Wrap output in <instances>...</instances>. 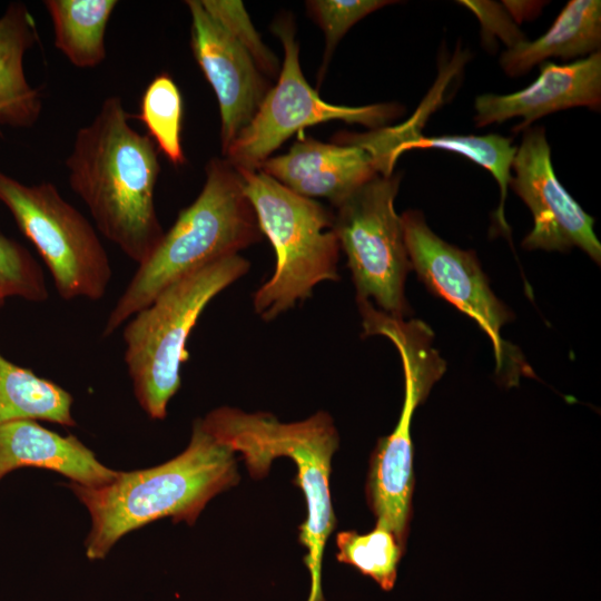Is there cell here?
<instances>
[{"label": "cell", "instance_id": "cell-20", "mask_svg": "<svg viewBox=\"0 0 601 601\" xmlns=\"http://www.w3.org/2000/svg\"><path fill=\"white\" fill-rule=\"evenodd\" d=\"M72 396L0 354V426L14 421H47L75 426Z\"/></svg>", "mask_w": 601, "mask_h": 601}, {"label": "cell", "instance_id": "cell-24", "mask_svg": "<svg viewBox=\"0 0 601 601\" xmlns=\"http://www.w3.org/2000/svg\"><path fill=\"white\" fill-rule=\"evenodd\" d=\"M0 292L30 302L48 298L42 269L29 250L18 242L0 235Z\"/></svg>", "mask_w": 601, "mask_h": 601}, {"label": "cell", "instance_id": "cell-13", "mask_svg": "<svg viewBox=\"0 0 601 601\" xmlns=\"http://www.w3.org/2000/svg\"><path fill=\"white\" fill-rule=\"evenodd\" d=\"M512 170L510 186L533 216V228L524 237L523 248L564 252L579 247L600 264L601 244L593 230L594 219L559 181L544 127L523 131Z\"/></svg>", "mask_w": 601, "mask_h": 601}, {"label": "cell", "instance_id": "cell-9", "mask_svg": "<svg viewBox=\"0 0 601 601\" xmlns=\"http://www.w3.org/2000/svg\"><path fill=\"white\" fill-rule=\"evenodd\" d=\"M400 174L380 175L334 205V230L347 257L356 300L373 299L397 318L411 312L404 285L412 269L394 200Z\"/></svg>", "mask_w": 601, "mask_h": 601}, {"label": "cell", "instance_id": "cell-21", "mask_svg": "<svg viewBox=\"0 0 601 601\" xmlns=\"http://www.w3.org/2000/svg\"><path fill=\"white\" fill-rule=\"evenodd\" d=\"M115 0H47L55 46L78 68H93L106 58L105 32Z\"/></svg>", "mask_w": 601, "mask_h": 601}, {"label": "cell", "instance_id": "cell-28", "mask_svg": "<svg viewBox=\"0 0 601 601\" xmlns=\"http://www.w3.org/2000/svg\"><path fill=\"white\" fill-rule=\"evenodd\" d=\"M502 4L516 23H520L524 19L533 18L543 7V2L536 1H503Z\"/></svg>", "mask_w": 601, "mask_h": 601}, {"label": "cell", "instance_id": "cell-5", "mask_svg": "<svg viewBox=\"0 0 601 601\" xmlns=\"http://www.w3.org/2000/svg\"><path fill=\"white\" fill-rule=\"evenodd\" d=\"M249 262L239 254L211 262L168 285L124 329L125 363L135 396L154 420H164L180 387L189 334L207 304L243 277Z\"/></svg>", "mask_w": 601, "mask_h": 601}, {"label": "cell", "instance_id": "cell-6", "mask_svg": "<svg viewBox=\"0 0 601 601\" xmlns=\"http://www.w3.org/2000/svg\"><path fill=\"white\" fill-rule=\"evenodd\" d=\"M237 170L259 229L276 255L272 277L253 296L255 312L272 321L308 298L319 283L339 279L333 211L260 169Z\"/></svg>", "mask_w": 601, "mask_h": 601}, {"label": "cell", "instance_id": "cell-2", "mask_svg": "<svg viewBox=\"0 0 601 601\" xmlns=\"http://www.w3.org/2000/svg\"><path fill=\"white\" fill-rule=\"evenodd\" d=\"M239 481L235 452L204 426L193 425L187 449L151 469L118 472L101 486L68 483L91 516L86 554L104 559L125 534L152 521L171 518L193 525L205 505Z\"/></svg>", "mask_w": 601, "mask_h": 601}, {"label": "cell", "instance_id": "cell-12", "mask_svg": "<svg viewBox=\"0 0 601 601\" xmlns=\"http://www.w3.org/2000/svg\"><path fill=\"white\" fill-rule=\"evenodd\" d=\"M400 156L395 128L385 126L338 132L331 142L298 140L258 169L302 196L327 198L334 206L376 176L393 174Z\"/></svg>", "mask_w": 601, "mask_h": 601}, {"label": "cell", "instance_id": "cell-27", "mask_svg": "<svg viewBox=\"0 0 601 601\" xmlns=\"http://www.w3.org/2000/svg\"><path fill=\"white\" fill-rule=\"evenodd\" d=\"M459 3L480 21L483 41L491 43L497 37L509 49L526 39L502 2L464 0Z\"/></svg>", "mask_w": 601, "mask_h": 601}, {"label": "cell", "instance_id": "cell-22", "mask_svg": "<svg viewBox=\"0 0 601 601\" xmlns=\"http://www.w3.org/2000/svg\"><path fill=\"white\" fill-rule=\"evenodd\" d=\"M336 546L339 562L371 577L383 590L393 589L404 546L390 530L376 525L364 534L341 531L336 535Z\"/></svg>", "mask_w": 601, "mask_h": 601}, {"label": "cell", "instance_id": "cell-7", "mask_svg": "<svg viewBox=\"0 0 601 601\" xmlns=\"http://www.w3.org/2000/svg\"><path fill=\"white\" fill-rule=\"evenodd\" d=\"M362 326L364 336L387 337L397 348L403 365L402 412L394 431L380 439L373 452L366 492L376 525L390 530L404 546L414 484L412 418L445 373L446 363L433 347L434 334L423 321L393 317L372 307L363 314Z\"/></svg>", "mask_w": 601, "mask_h": 601}, {"label": "cell", "instance_id": "cell-1", "mask_svg": "<svg viewBox=\"0 0 601 601\" xmlns=\"http://www.w3.org/2000/svg\"><path fill=\"white\" fill-rule=\"evenodd\" d=\"M128 118L121 98H106L92 121L77 131L66 166L97 229L140 265L165 233L154 199L160 165L154 140Z\"/></svg>", "mask_w": 601, "mask_h": 601}, {"label": "cell", "instance_id": "cell-23", "mask_svg": "<svg viewBox=\"0 0 601 601\" xmlns=\"http://www.w3.org/2000/svg\"><path fill=\"white\" fill-rule=\"evenodd\" d=\"M140 121L159 150L175 166L185 162L180 141L183 98L168 73L156 76L147 86L140 102Z\"/></svg>", "mask_w": 601, "mask_h": 601}, {"label": "cell", "instance_id": "cell-17", "mask_svg": "<svg viewBox=\"0 0 601 601\" xmlns=\"http://www.w3.org/2000/svg\"><path fill=\"white\" fill-rule=\"evenodd\" d=\"M601 1L571 0L553 24L535 40L506 49L500 65L509 77H520L549 58L588 57L600 50Z\"/></svg>", "mask_w": 601, "mask_h": 601}, {"label": "cell", "instance_id": "cell-26", "mask_svg": "<svg viewBox=\"0 0 601 601\" xmlns=\"http://www.w3.org/2000/svg\"><path fill=\"white\" fill-rule=\"evenodd\" d=\"M200 2L245 48L263 75L273 77L279 73L277 57L262 41L242 1L200 0Z\"/></svg>", "mask_w": 601, "mask_h": 601}, {"label": "cell", "instance_id": "cell-19", "mask_svg": "<svg viewBox=\"0 0 601 601\" xmlns=\"http://www.w3.org/2000/svg\"><path fill=\"white\" fill-rule=\"evenodd\" d=\"M423 104L408 120L403 124L402 152L412 149H441L459 154L485 168L495 178L500 191V206L495 219L501 230L510 236V226L504 215L508 187L512 178V162L516 152L512 139L496 134L489 135H442L424 136L420 131L425 119Z\"/></svg>", "mask_w": 601, "mask_h": 601}, {"label": "cell", "instance_id": "cell-11", "mask_svg": "<svg viewBox=\"0 0 601 601\" xmlns=\"http://www.w3.org/2000/svg\"><path fill=\"white\" fill-rule=\"evenodd\" d=\"M401 219L412 269L431 292L475 321L489 336L496 372L515 382L531 371L518 349L501 337L502 326L513 315L493 294L475 254L443 240L418 210H406Z\"/></svg>", "mask_w": 601, "mask_h": 601}, {"label": "cell", "instance_id": "cell-8", "mask_svg": "<svg viewBox=\"0 0 601 601\" xmlns=\"http://www.w3.org/2000/svg\"><path fill=\"white\" fill-rule=\"evenodd\" d=\"M0 201L33 244L65 300L105 296L112 270L89 220L51 183L24 185L0 170Z\"/></svg>", "mask_w": 601, "mask_h": 601}, {"label": "cell", "instance_id": "cell-18", "mask_svg": "<svg viewBox=\"0 0 601 601\" xmlns=\"http://www.w3.org/2000/svg\"><path fill=\"white\" fill-rule=\"evenodd\" d=\"M36 41L35 21L27 7L9 4L0 17V124L28 128L40 116V95L23 70L24 55Z\"/></svg>", "mask_w": 601, "mask_h": 601}, {"label": "cell", "instance_id": "cell-29", "mask_svg": "<svg viewBox=\"0 0 601 601\" xmlns=\"http://www.w3.org/2000/svg\"><path fill=\"white\" fill-rule=\"evenodd\" d=\"M4 298H6L4 294L0 292V306L3 304Z\"/></svg>", "mask_w": 601, "mask_h": 601}, {"label": "cell", "instance_id": "cell-15", "mask_svg": "<svg viewBox=\"0 0 601 601\" xmlns=\"http://www.w3.org/2000/svg\"><path fill=\"white\" fill-rule=\"evenodd\" d=\"M601 106V51L568 65L544 61L535 81L522 90L479 95L474 101L476 127L519 117L513 132L524 131L546 115L574 107L599 111Z\"/></svg>", "mask_w": 601, "mask_h": 601}, {"label": "cell", "instance_id": "cell-3", "mask_svg": "<svg viewBox=\"0 0 601 601\" xmlns=\"http://www.w3.org/2000/svg\"><path fill=\"white\" fill-rule=\"evenodd\" d=\"M262 231L238 170L225 158L206 166V181L191 205L164 233L110 312L102 336H110L178 278L257 243Z\"/></svg>", "mask_w": 601, "mask_h": 601}, {"label": "cell", "instance_id": "cell-16", "mask_svg": "<svg viewBox=\"0 0 601 601\" xmlns=\"http://www.w3.org/2000/svg\"><path fill=\"white\" fill-rule=\"evenodd\" d=\"M40 467L85 486L111 482L117 471L102 465L73 435L62 436L36 421H14L0 426V481L19 467Z\"/></svg>", "mask_w": 601, "mask_h": 601}, {"label": "cell", "instance_id": "cell-4", "mask_svg": "<svg viewBox=\"0 0 601 601\" xmlns=\"http://www.w3.org/2000/svg\"><path fill=\"white\" fill-rule=\"evenodd\" d=\"M217 440L242 454L255 479L269 471L278 456L290 457L297 467L294 483L303 493L307 518L299 526V543L307 550L304 562L309 570L312 589L308 601H324L321 588L325 543L335 529L329 474L332 456L338 447V434L326 412L294 423H282L268 413H246L219 407L201 418Z\"/></svg>", "mask_w": 601, "mask_h": 601}, {"label": "cell", "instance_id": "cell-10", "mask_svg": "<svg viewBox=\"0 0 601 601\" xmlns=\"http://www.w3.org/2000/svg\"><path fill=\"white\" fill-rule=\"evenodd\" d=\"M272 30L284 48L283 66L277 83L224 154L236 169H258L284 141L307 126L342 120L372 130L388 126L403 114V107L395 102L355 107L326 102L304 77L293 22L282 18Z\"/></svg>", "mask_w": 601, "mask_h": 601}, {"label": "cell", "instance_id": "cell-14", "mask_svg": "<svg viewBox=\"0 0 601 601\" xmlns=\"http://www.w3.org/2000/svg\"><path fill=\"white\" fill-rule=\"evenodd\" d=\"M191 18L190 45L213 87L220 114L223 154L252 121L270 87L245 48L200 0L185 2Z\"/></svg>", "mask_w": 601, "mask_h": 601}, {"label": "cell", "instance_id": "cell-25", "mask_svg": "<svg viewBox=\"0 0 601 601\" xmlns=\"http://www.w3.org/2000/svg\"><path fill=\"white\" fill-rule=\"evenodd\" d=\"M395 3L388 0H312L306 2L308 13L325 36V52L319 72L324 77L326 66L339 40L361 19L370 13Z\"/></svg>", "mask_w": 601, "mask_h": 601}]
</instances>
